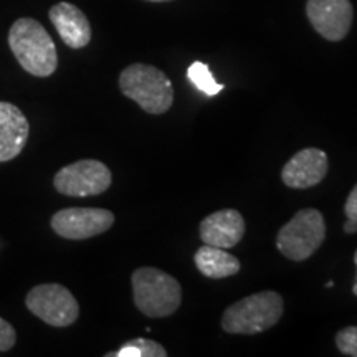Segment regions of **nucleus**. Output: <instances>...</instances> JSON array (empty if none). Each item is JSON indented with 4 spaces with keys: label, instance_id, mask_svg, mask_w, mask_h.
Returning <instances> with one entry per match:
<instances>
[{
    "label": "nucleus",
    "instance_id": "obj_1",
    "mask_svg": "<svg viewBox=\"0 0 357 357\" xmlns=\"http://www.w3.org/2000/svg\"><path fill=\"white\" fill-rule=\"evenodd\" d=\"M8 47L26 73L47 78L56 71V47L38 20L22 17L13 22L8 30Z\"/></svg>",
    "mask_w": 357,
    "mask_h": 357
},
{
    "label": "nucleus",
    "instance_id": "obj_2",
    "mask_svg": "<svg viewBox=\"0 0 357 357\" xmlns=\"http://www.w3.org/2000/svg\"><path fill=\"white\" fill-rule=\"evenodd\" d=\"M134 305L149 318H167L182 303L178 281L166 271L153 266L137 268L131 276Z\"/></svg>",
    "mask_w": 357,
    "mask_h": 357
},
{
    "label": "nucleus",
    "instance_id": "obj_3",
    "mask_svg": "<svg viewBox=\"0 0 357 357\" xmlns=\"http://www.w3.org/2000/svg\"><path fill=\"white\" fill-rule=\"evenodd\" d=\"M119 88L124 96L136 101L149 114L166 113L174 102L171 79L153 65H129L119 75Z\"/></svg>",
    "mask_w": 357,
    "mask_h": 357
},
{
    "label": "nucleus",
    "instance_id": "obj_4",
    "mask_svg": "<svg viewBox=\"0 0 357 357\" xmlns=\"http://www.w3.org/2000/svg\"><path fill=\"white\" fill-rule=\"evenodd\" d=\"M283 316V298L261 291L234 303L223 312L222 328L229 334H260L273 328Z\"/></svg>",
    "mask_w": 357,
    "mask_h": 357
},
{
    "label": "nucleus",
    "instance_id": "obj_5",
    "mask_svg": "<svg viewBox=\"0 0 357 357\" xmlns=\"http://www.w3.org/2000/svg\"><path fill=\"white\" fill-rule=\"evenodd\" d=\"M326 238L324 217L316 208H303L281 227L276 247L284 257L294 261L310 258Z\"/></svg>",
    "mask_w": 357,
    "mask_h": 357
},
{
    "label": "nucleus",
    "instance_id": "obj_6",
    "mask_svg": "<svg viewBox=\"0 0 357 357\" xmlns=\"http://www.w3.org/2000/svg\"><path fill=\"white\" fill-rule=\"evenodd\" d=\"M25 305L32 314L55 328L71 326L79 316L77 298L58 283H43L32 288L26 294Z\"/></svg>",
    "mask_w": 357,
    "mask_h": 357
},
{
    "label": "nucleus",
    "instance_id": "obj_7",
    "mask_svg": "<svg viewBox=\"0 0 357 357\" xmlns=\"http://www.w3.org/2000/svg\"><path fill=\"white\" fill-rule=\"evenodd\" d=\"M113 176L109 167L101 160L82 159L61 167L53 177V185L60 194L68 197L100 195L109 189Z\"/></svg>",
    "mask_w": 357,
    "mask_h": 357
},
{
    "label": "nucleus",
    "instance_id": "obj_8",
    "mask_svg": "<svg viewBox=\"0 0 357 357\" xmlns=\"http://www.w3.org/2000/svg\"><path fill=\"white\" fill-rule=\"evenodd\" d=\"M52 229L66 240H86L108 231L114 223V213L106 208L71 207L58 211L52 217Z\"/></svg>",
    "mask_w": 357,
    "mask_h": 357
},
{
    "label": "nucleus",
    "instance_id": "obj_9",
    "mask_svg": "<svg viewBox=\"0 0 357 357\" xmlns=\"http://www.w3.org/2000/svg\"><path fill=\"white\" fill-rule=\"evenodd\" d=\"M306 15L321 37L339 42L349 33L354 12L349 0H307Z\"/></svg>",
    "mask_w": 357,
    "mask_h": 357
},
{
    "label": "nucleus",
    "instance_id": "obj_10",
    "mask_svg": "<svg viewBox=\"0 0 357 357\" xmlns=\"http://www.w3.org/2000/svg\"><path fill=\"white\" fill-rule=\"evenodd\" d=\"M329 160L324 151L307 147L296 153L281 171V178L291 189H310L326 177Z\"/></svg>",
    "mask_w": 357,
    "mask_h": 357
},
{
    "label": "nucleus",
    "instance_id": "obj_11",
    "mask_svg": "<svg viewBox=\"0 0 357 357\" xmlns=\"http://www.w3.org/2000/svg\"><path fill=\"white\" fill-rule=\"evenodd\" d=\"M245 235V220L235 208H223L205 217L200 223V238L212 247L231 248Z\"/></svg>",
    "mask_w": 357,
    "mask_h": 357
},
{
    "label": "nucleus",
    "instance_id": "obj_12",
    "mask_svg": "<svg viewBox=\"0 0 357 357\" xmlns=\"http://www.w3.org/2000/svg\"><path fill=\"white\" fill-rule=\"evenodd\" d=\"M30 124L20 108L0 101V162L15 159L26 146Z\"/></svg>",
    "mask_w": 357,
    "mask_h": 357
},
{
    "label": "nucleus",
    "instance_id": "obj_13",
    "mask_svg": "<svg viewBox=\"0 0 357 357\" xmlns=\"http://www.w3.org/2000/svg\"><path fill=\"white\" fill-rule=\"evenodd\" d=\"M53 26L66 47L78 48L86 47L91 40V25L83 10L70 2H60L53 6L48 12Z\"/></svg>",
    "mask_w": 357,
    "mask_h": 357
},
{
    "label": "nucleus",
    "instance_id": "obj_14",
    "mask_svg": "<svg viewBox=\"0 0 357 357\" xmlns=\"http://www.w3.org/2000/svg\"><path fill=\"white\" fill-rule=\"evenodd\" d=\"M194 261L200 273L212 280L227 278L240 271L238 258L227 252V248L212 247L207 243L197 250Z\"/></svg>",
    "mask_w": 357,
    "mask_h": 357
},
{
    "label": "nucleus",
    "instance_id": "obj_15",
    "mask_svg": "<svg viewBox=\"0 0 357 357\" xmlns=\"http://www.w3.org/2000/svg\"><path fill=\"white\" fill-rule=\"evenodd\" d=\"M167 351L159 342L147 337H134L108 357H166Z\"/></svg>",
    "mask_w": 357,
    "mask_h": 357
},
{
    "label": "nucleus",
    "instance_id": "obj_16",
    "mask_svg": "<svg viewBox=\"0 0 357 357\" xmlns=\"http://www.w3.org/2000/svg\"><path fill=\"white\" fill-rule=\"evenodd\" d=\"M187 78H189V82L194 84L199 91H202L205 96H217L223 89V84L215 82L208 65L202 63V61H194V63L187 68Z\"/></svg>",
    "mask_w": 357,
    "mask_h": 357
},
{
    "label": "nucleus",
    "instance_id": "obj_17",
    "mask_svg": "<svg viewBox=\"0 0 357 357\" xmlns=\"http://www.w3.org/2000/svg\"><path fill=\"white\" fill-rule=\"evenodd\" d=\"M336 346L344 356L357 357V326L341 329L336 334Z\"/></svg>",
    "mask_w": 357,
    "mask_h": 357
},
{
    "label": "nucleus",
    "instance_id": "obj_18",
    "mask_svg": "<svg viewBox=\"0 0 357 357\" xmlns=\"http://www.w3.org/2000/svg\"><path fill=\"white\" fill-rule=\"evenodd\" d=\"M17 342V333L13 329V326L6 321L3 318H0V352L10 351Z\"/></svg>",
    "mask_w": 357,
    "mask_h": 357
},
{
    "label": "nucleus",
    "instance_id": "obj_19",
    "mask_svg": "<svg viewBox=\"0 0 357 357\" xmlns=\"http://www.w3.org/2000/svg\"><path fill=\"white\" fill-rule=\"evenodd\" d=\"M344 212H346L347 218H357V184L354 189L351 190L349 197H347V200H346Z\"/></svg>",
    "mask_w": 357,
    "mask_h": 357
},
{
    "label": "nucleus",
    "instance_id": "obj_20",
    "mask_svg": "<svg viewBox=\"0 0 357 357\" xmlns=\"http://www.w3.org/2000/svg\"><path fill=\"white\" fill-rule=\"evenodd\" d=\"M344 231L346 234H356L357 231V218H347L344 223Z\"/></svg>",
    "mask_w": 357,
    "mask_h": 357
},
{
    "label": "nucleus",
    "instance_id": "obj_21",
    "mask_svg": "<svg viewBox=\"0 0 357 357\" xmlns=\"http://www.w3.org/2000/svg\"><path fill=\"white\" fill-rule=\"evenodd\" d=\"M354 261H356V266H357V252H356V255H354ZM352 293H354L356 296H357V280H356L354 287H352Z\"/></svg>",
    "mask_w": 357,
    "mask_h": 357
},
{
    "label": "nucleus",
    "instance_id": "obj_22",
    "mask_svg": "<svg viewBox=\"0 0 357 357\" xmlns=\"http://www.w3.org/2000/svg\"><path fill=\"white\" fill-rule=\"evenodd\" d=\"M147 2H171V0H147Z\"/></svg>",
    "mask_w": 357,
    "mask_h": 357
}]
</instances>
